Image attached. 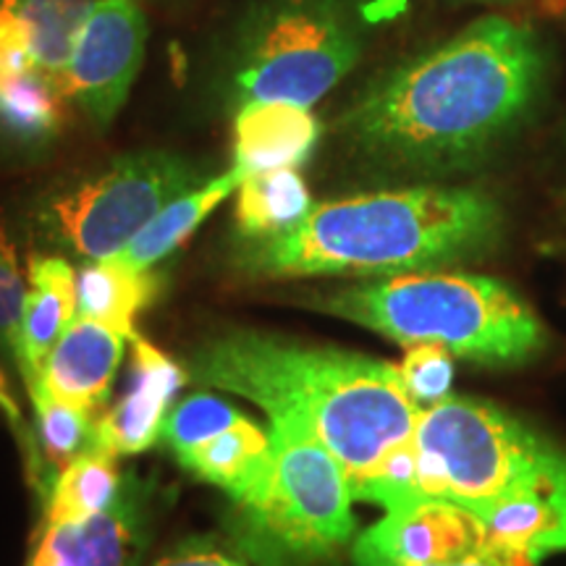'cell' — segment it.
<instances>
[{"instance_id": "cell-16", "label": "cell", "mask_w": 566, "mask_h": 566, "mask_svg": "<svg viewBox=\"0 0 566 566\" xmlns=\"http://www.w3.org/2000/svg\"><path fill=\"white\" fill-rule=\"evenodd\" d=\"M158 289V275L153 271H145V268L126 263L118 254L95 260L80 275V304H76V315L132 338L137 334L134 331V321L155 300Z\"/></svg>"}, {"instance_id": "cell-1", "label": "cell", "mask_w": 566, "mask_h": 566, "mask_svg": "<svg viewBox=\"0 0 566 566\" xmlns=\"http://www.w3.org/2000/svg\"><path fill=\"white\" fill-rule=\"evenodd\" d=\"M543 76L537 34L520 21L485 17L373 82L342 129L352 147L384 166L457 171L525 122Z\"/></svg>"}, {"instance_id": "cell-27", "label": "cell", "mask_w": 566, "mask_h": 566, "mask_svg": "<svg viewBox=\"0 0 566 566\" xmlns=\"http://www.w3.org/2000/svg\"><path fill=\"white\" fill-rule=\"evenodd\" d=\"M27 275L21 273L17 250L0 231V349H6L13 357L19 334L21 304H24Z\"/></svg>"}, {"instance_id": "cell-2", "label": "cell", "mask_w": 566, "mask_h": 566, "mask_svg": "<svg viewBox=\"0 0 566 566\" xmlns=\"http://www.w3.org/2000/svg\"><path fill=\"white\" fill-rule=\"evenodd\" d=\"M189 373L205 386L254 401L271 420L302 424L342 462L352 488L415 441L422 409L399 367L250 331L205 344L192 354Z\"/></svg>"}, {"instance_id": "cell-11", "label": "cell", "mask_w": 566, "mask_h": 566, "mask_svg": "<svg viewBox=\"0 0 566 566\" xmlns=\"http://www.w3.org/2000/svg\"><path fill=\"white\" fill-rule=\"evenodd\" d=\"M150 546V491L126 475L116 499L82 522H45L27 566H142Z\"/></svg>"}, {"instance_id": "cell-10", "label": "cell", "mask_w": 566, "mask_h": 566, "mask_svg": "<svg viewBox=\"0 0 566 566\" xmlns=\"http://www.w3.org/2000/svg\"><path fill=\"white\" fill-rule=\"evenodd\" d=\"M352 556L354 562L391 564H443L464 558L504 562L475 514L438 499H417L388 509L384 520L357 537Z\"/></svg>"}, {"instance_id": "cell-9", "label": "cell", "mask_w": 566, "mask_h": 566, "mask_svg": "<svg viewBox=\"0 0 566 566\" xmlns=\"http://www.w3.org/2000/svg\"><path fill=\"white\" fill-rule=\"evenodd\" d=\"M147 48V21L134 0H92L61 82L92 124L111 126L129 97Z\"/></svg>"}, {"instance_id": "cell-13", "label": "cell", "mask_w": 566, "mask_h": 566, "mask_svg": "<svg viewBox=\"0 0 566 566\" xmlns=\"http://www.w3.org/2000/svg\"><path fill=\"white\" fill-rule=\"evenodd\" d=\"M80 304V279L74 268L61 258H32L27 268V292L21 304L17 363L27 391L40 386L48 357L61 342L76 317Z\"/></svg>"}, {"instance_id": "cell-26", "label": "cell", "mask_w": 566, "mask_h": 566, "mask_svg": "<svg viewBox=\"0 0 566 566\" xmlns=\"http://www.w3.org/2000/svg\"><path fill=\"white\" fill-rule=\"evenodd\" d=\"M0 415H3L6 422H9L11 433L19 443L21 457H24L30 483L34 485V491H38L42 504H45L48 495H51V488H53L51 480H55V475H53L51 464H48L45 454H42L40 436L34 433V430L30 428V422H27L24 415H21V409L17 405V399H13L9 380H6L3 373H0Z\"/></svg>"}, {"instance_id": "cell-18", "label": "cell", "mask_w": 566, "mask_h": 566, "mask_svg": "<svg viewBox=\"0 0 566 566\" xmlns=\"http://www.w3.org/2000/svg\"><path fill=\"white\" fill-rule=\"evenodd\" d=\"M271 459V436H265L252 420L233 424L212 441L179 454V462L197 478L223 488L237 504L258 491Z\"/></svg>"}, {"instance_id": "cell-29", "label": "cell", "mask_w": 566, "mask_h": 566, "mask_svg": "<svg viewBox=\"0 0 566 566\" xmlns=\"http://www.w3.org/2000/svg\"><path fill=\"white\" fill-rule=\"evenodd\" d=\"M357 566H509L495 558H464V562H443V564H391V562H354Z\"/></svg>"}, {"instance_id": "cell-12", "label": "cell", "mask_w": 566, "mask_h": 566, "mask_svg": "<svg viewBox=\"0 0 566 566\" xmlns=\"http://www.w3.org/2000/svg\"><path fill=\"white\" fill-rule=\"evenodd\" d=\"M129 342L134 346V384L116 407L97 417L90 441V449L111 457H132L150 449L163 433L176 391L187 380L181 367L147 338L134 334Z\"/></svg>"}, {"instance_id": "cell-25", "label": "cell", "mask_w": 566, "mask_h": 566, "mask_svg": "<svg viewBox=\"0 0 566 566\" xmlns=\"http://www.w3.org/2000/svg\"><path fill=\"white\" fill-rule=\"evenodd\" d=\"M399 373L417 405L430 407L449 396L454 363H451V352L441 344H412L405 363L399 365Z\"/></svg>"}, {"instance_id": "cell-15", "label": "cell", "mask_w": 566, "mask_h": 566, "mask_svg": "<svg viewBox=\"0 0 566 566\" xmlns=\"http://www.w3.org/2000/svg\"><path fill=\"white\" fill-rule=\"evenodd\" d=\"M321 124L292 103H247L233 124V166L247 176L296 168L310 158Z\"/></svg>"}, {"instance_id": "cell-8", "label": "cell", "mask_w": 566, "mask_h": 566, "mask_svg": "<svg viewBox=\"0 0 566 566\" xmlns=\"http://www.w3.org/2000/svg\"><path fill=\"white\" fill-rule=\"evenodd\" d=\"M195 187H200V174L179 155H124L53 195L42 205L40 223L66 250L105 260L124 252L168 202Z\"/></svg>"}, {"instance_id": "cell-22", "label": "cell", "mask_w": 566, "mask_h": 566, "mask_svg": "<svg viewBox=\"0 0 566 566\" xmlns=\"http://www.w3.org/2000/svg\"><path fill=\"white\" fill-rule=\"evenodd\" d=\"M30 42L34 66L63 76L92 0H0Z\"/></svg>"}, {"instance_id": "cell-23", "label": "cell", "mask_w": 566, "mask_h": 566, "mask_svg": "<svg viewBox=\"0 0 566 566\" xmlns=\"http://www.w3.org/2000/svg\"><path fill=\"white\" fill-rule=\"evenodd\" d=\"M30 396L34 412H38V436L42 454H45L51 470H55V475H59L71 459L90 449L92 428H95L97 417L55 399V396L45 391L42 384L34 386Z\"/></svg>"}, {"instance_id": "cell-19", "label": "cell", "mask_w": 566, "mask_h": 566, "mask_svg": "<svg viewBox=\"0 0 566 566\" xmlns=\"http://www.w3.org/2000/svg\"><path fill=\"white\" fill-rule=\"evenodd\" d=\"M313 208V197L296 168L247 176L237 189V223L247 239L294 229Z\"/></svg>"}, {"instance_id": "cell-20", "label": "cell", "mask_w": 566, "mask_h": 566, "mask_svg": "<svg viewBox=\"0 0 566 566\" xmlns=\"http://www.w3.org/2000/svg\"><path fill=\"white\" fill-rule=\"evenodd\" d=\"M69 95L61 76L42 69L0 74V132L24 142L53 137L66 118Z\"/></svg>"}, {"instance_id": "cell-24", "label": "cell", "mask_w": 566, "mask_h": 566, "mask_svg": "<svg viewBox=\"0 0 566 566\" xmlns=\"http://www.w3.org/2000/svg\"><path fill=\"white\" fill-rule=\"evenodd\" d=\"M244 420L247 417L226 401L208 394H197L168 412L160 438L171 446L176 454H184V451H192L197 446L212 441L216 436L226 433Z\"/></svg>"}, {"instance_id": "cell-14", "label": "cell", "mask_w": 566, "mask_h": 566, "mask_svg": "<svg viewBox=\"0 0 566 566\" xmlns=\"http://www.w3.org/2000/svg\"><path fill=\"white\" fill-rule=\"evenodd\" d=\"M124 344L126 336L118 331L76 315L48 357L40 384L55 399L101 417L124 359Z\"/></svg>"}, {"instance_id": "cell-17", "label": "cell", "mask_w": 566, "mask_h": 566, "mask_svg": "<svg viewBox=\"0 0 566 566\" xmlns=\"http://www.w3.org/2000/svg\"><path fill=\"white\" fill-rule=\"evenodd\" d=\"M242 181H244V174L239 171L237 166H231V171L200 184V187H195L192 192L176 197L174 202H168L166 208H163L158 216H155L153 221L132 239L124 252H118V258H124L126 263L150 271L155 263H160L163 258H168L176 247L187 242V239L200 229L205 218H208L210 212L226 200V197L233 195L239 187H242Z\"/></svg>"}, {"instance_id": "cell-3", "label": "cell", "mask_w": 566, "mask_h": 566, "mask_svg": "<svg viewBox=\"0 0 566 566\" xmlns=\"http://www.w3.org/2000/svg\"><path fill=\"white\" fill-rule=\"evenodd\" d=\"M422 499L483 522L512 566L566 554V449L506 409L449 394L415 428Z\"/></svg>"}, {"instance_id": "cell-4", "label": "cell", "mask_w": 566, "mask_h": 566, "mask_svg": "<svg viewBox=\"0 0 566 566\" xmlns=\"http://www.w3.org/2000/svg\"><path fill=\"white\" fill-rule=\"evenodd\" d=\"M501 223L499 202L478 189H391L313 205L294 229L247 239L239 265L252 275L363 279L441 271L493 250Z\"/></svg>"}, {"instance_id": "cell-21", "label": "cell", "mask_w": 566, "mask_h": 566, "mask_svg": "<svg viewBox=\"0 0 566 566\" xmlns=\"http://www.w3.org/2000/svg\"><path fill=\"white\" fill-rule=\"evenodd\" d=\"M116 457L87 449L55 475L45 501V522H82L108 509L122 491Z\"/></svg>"}, {"instance_id": "cell-6", "label": "cell", "mask_w": 566, "mask_h": 566, "mask_svg": "<svg viewBox=\"0 0 566 566\" xmlns=\"http://www.w3.org/2000/svg\"><path fill=\"white\" fill-rule=\"evenodd\" d=\"M352 501L342 462L302 424L273 420L265 475L239 504V551L254 566L325 562L352 541Z\"/></svg>"}, {"instance_id": "cell-5", "label": "cell", "mask_w": 566, "mask_h": 566, "mask_svg": "<svg viewBox=\"0 0 566 566\" xmlns=\"http://www.w3.org/2000/svg\"><path fill=\"white\" fill-rule=\"evenodd\" d=\"M310 304L401 346L441 344L478 365H525L546 346L535 310L491 275L443 268L380 275Z\"/></svg>"}, {"instance_id": "cell-28", "label": "cell", "mask_w": 566, "mask_h": 566, "mask_svg": "<svg viewBox=\"0 0 566 566\" xmlns=\"http://www.w3.org/2000/svg\"><path fill=\"white\" fill-rule=\"evenodd\" d=\"M155 566H252L242 551H229L212 537H189L168 551Z\"/></svg>"}, {"instance_id": "cell-7", "label": "cell", "mask_w": 566, "mask_h": 566, "mask_svg": "<svg viewBox=\"0 0 566 566\" xmlns=\"http://www.w3.org/2000/svg\"><path fill=\"white\" fill-rule=\"evenodd\" d=\"M359 34L336 0H279L254 24L233 76L239 103L313 108L359 61Z\"/></svg>"}]
</instances>
